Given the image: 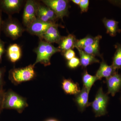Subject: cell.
Returning <instances> with one entry per match:
<instances>
[{"mask_svg": "<svg viewBox=\"0 0 121 121\" xmlns=\"http://www.w3.org/2000/svg\"><path fill=\"white\" fill-rule=\"evenodd\" d=\"M108 91L107 94L111 95L112 97L121 90V74L117 72L113 75L106 79Z\"/></svg>", "mask_w": 121, "mask_h": 121, "instance_id": "obj_9", "label": "cell"}, {"mask_svg": "<svg viewBox=\"0 0 121 121\" xmlns=\"http://www.w3.org/2000/svg\"><path fill=\"white\" fill-rule=\"evenodd\" d=\"M80 64V59L76 57H74L68 60L67 63L68 67L72 69H75Z\"/></svg>", "mask_w": 121, "mask_h": 121, "instance_id": "obj_24", "label": "cell"}, {"mask_svg": "<svg viewBox=\"0 0 121 121\" xmlns=\"http://www.w3.org/2000/svg\"><path fill=\"white\" fill-rule=\"evenodd\" d=\"M77 40L75 36L72 34H69L65 37H62L59 43L58 48L60 52L64 53L68 50H71L75 47Z\"/></svg>", "mask_w": 121, "mask_h": 121, "instance_id": "obj_14", "label": "cell"}, {"mask_svg": "<svg viewBox=\"0 0 121 121\" xmlns=\"http://www.w3.org/2000/svg\"><path fill=\"white\" fill-rule=\"evenodd\" d=\"M117 72L113 68L112 65H108L103 60L100 63L99 68L97 71L95 76L98 80H101L103 78H105L106 79Z\"/></svg>", "mask_w": 121, "mask_h": 121, "instance_id": "obj_13", "label": "cell"}, {"mask_svg": "<svg viewBox=\"0 0 121 121\" xmlns=\"http://www.w3.org/2000/svg\"><path fill=\"white\" fill-rule=\"evenodd\" d=\"M22 1L20 0H4L1 1V7L9 13L17 12L21 7Z\"/></svg>", "mask_w": 121, "mask_h": 121, "instance_id": "obj_16", "label": "cell"}, {"mask_svg": "<svg viewBox=\"0 0 121 121\" xmlns=\"http://www.w3.org/2000/svg\"><path fill=\"white\" fill-rule=\"evenodd\" d=\"M64 55L66 59L69 60L75 57V52L73 50L71 49L68 50L64 53Z\"/></svg>", "mask_w": 121, "mask_h": 121, "instance_id": "obj_26", "label": "cell"}, {"mask_svg": "<svg viewBox=\"0 0 121 121\" xmlns=\"http://www.w3.org/2000/svg\"><path fill=\"white\" fill-rule=\"evenodd\" d=\"M62 84L63 90L67 94L75 95L80 91L78 84L70 79H64Z\"/></svg>", "mask_w": 121, "mask_h": 121, "instance_id": "obj_15", "label": "cell"}, {"mask_svg": "<svg viewBox=\"0 0 121 121\" xmlns=\"http://www.w3.org/2000/svg\"><path fill=\"white\" fill-rule=\"evenodd\" d=\"M7 56L12 62L15 63L19 60L22 56V51L17 44H11L7 50Z\"/></svg>", "mask_w": 121, "mask_h": 121, "instance_id": "obj_17", "label": "cell"}, {"mask_svg": "<svg viewBox=\"0 0 121 121\" xmlns=\"http://www.w3.org/2000/svg\"><path fill=\"white\" fill-rule=\"evenodd\" d=\"M39 4L35 1L29 0L26 1L23 16V23L28 27L37 19V11Z\"/></svg>", "mask_w": 121, "mask_h": 121, "instance_id": "obj_6", "label": "cell"}, {"mask_svg": "<svg viewBox=\"0 0 121 121\" xmlns=\"http://www.w3.org/2000/svg\"><path fill=\"white\" fill-rule=\"evenodd\" d=\"M48 7L53 11L58 18L63 19L68 15L69 1L66 0H42Z\"/></svg>", "mask_w": 121, "mask_h": 121, "instance_id": "obj_5", "label": "cell"}, {"mask_svg": "<svg viewBox=\"0 0 121 121\" xmlns=\"http://www.w3.org/2000/svg\"><path fill=\"white\" fill-rule=\"evenodd\" d=\"M5 91L4 90H0V113L2 112L3 109V103Z\"/></svg>", "mask_w": 121, "mask_h": 121, "instance_id": "obj_28", "label": "cell"}, {"mask_svg": "<svg viewBox=\"0 0 121 121\" xmlns=\"http://www.w3.org/2000/svg\"><path fill=\"white\" fill-rule=\"evenodd\" d=\"M120 100H121V97H120Z\"/></svg>", "mask_w": 121, "mask_h": 121, "instance_id": "obj_33", "label": "cell"}, {"mask_svg": "<svg viewBox=\"0 0 121 121\" xmlns=\"http://www.w3.org/2000/svg\"><path fill=\"white\" fill-rule=\"evenodd\" d=\"M44 121H60L58 119L54 118H50L46 119Z\"/></svg>", "mask_w": 121, "mask_h": 121, "instance_id": "obj_31", "label": "cell"}, {"mask_svg": "<svg viewBox=\"0 0 121 121\" xmlns=\"http://www.w3.org/2000/svg\"><path fill=\"white\" fill-rule=\"evenodd\" d=\"M0 13V31L1 26V17Z\"/></svg>", "mask_w": 121, "mask_h": 121, "instance_id": "obj_32", "label": "cell"}, {"mask_svg": "<svg viewBox=\"0 0 121 121\" xmlns=\"http://www.w3.org/2000/svg\"><path fill=\"white\" fill-rule=\"evenodd\" d=\"M89 93L83 86L80 92L75 95L74 101L80 112H83L86 107L90 106L91 103L88 101Z\"/></svg>", "mask_w": 121, "mask_h": 121, "instance_id": "obj_12", "label": "cell"}, {"mask_svg": "<svg viewBox=\"0 0 121 121\" xmlns=\"http://www.w3.org/2000/svg\"><path fill=\"white\" fill-rule=\"evenodd\" d=\"M77 48L80 56V65L83 67H86L87 66L94 63H99V60L96 58L95 56L87 54L82 49L75 47Z\"/></svg>", "mask_w": 121, "mask_h": 121, "instance_id": "obj_18", "label": "cell"}, {"mask_svg": "<svg viewBox=\"0 0 121 121\" xmlns=\"http://www.w3.org/2000/svg\"><path fill=\"white\" fill-rule=\"evenodd\" d=\"M28 106L26 99L9 90L5 92L3 103V109H14L22 113Z\"/></svg>", "mask_w": 121, "mask_h": 121, "instance_id": "obj_2", "label": "cell"}, {"mask_svg": "<svg viewBox=\"0 0 121 121\" xmlns=\"http://www.w3.org/2000/svg\"><path fill=\"white\" fill-rule=\"evenodd\" d=\"M5 71L4 68H0V90H3V86L4 84V76Z\"/></svg>", "mask_w": 121, "mask_h": 121, "instance_id": "obj_27", "label": "cell"}, {"mask_svg": "<svg viewBox=\"0 0 121 121\" xmlns=\"http://www.w3.org/2000/svg\"><path fill=\"white\" fill-rule=\"evenodd\" d=\"M116 50L113 58L112 66L116 70L121 69V44H117L115 45Z\"/></svg>", "mask_w": 121, "mask_h": 121, "instance_id": "obj_22", "label": "cell"}, {"mask_svg": "<svg viewBox=\"0 0 121 121\" xmlns=\"http://www.w3.org/2000/svg\"><path fill=\"white\" fill-rule=\"evenodd\" d=\"M58 24L54 23L51 25L41 36L40 39H44L45 41L49 43L58 44L62 39L58 29Z\"/></svg>", "mask_w": 121, "mask_h": 121, "instance_id": "obj_11", "label": "cell"}, {"mask_svg": "<svg viewBox=\"0 0 121 121\" xmlns=\"http://www.w3.org/2000/svg\"><path fill=\"white\" fill-rule=\"evenodd\" d=\"M107 30V33L110 36L114 37L117 32H120L121 30L118 28V22L114 20L109 19L105 17L103 20Z\"/></svg>", "mask_w": 121, "mask_h": 121, "instance_id": "obj_19", "label": "cell"}, {"mask_svg": "<svg viewBox=\"0 0 121 121\" xmlns=\"http://www.w3.org/2000/svg\"><path fill=\"white\" fill-rule=\"evenodd\" d=\"M98 79L95 76L91 75L88 73L86 70L82 75V81L83 86L85 87L90 92L91 89Z\"/></svg>", "mask_w": 121, "mask_h": 121, "instance_id": "obj_21", "label": "cell"}, {"mask_svg": "<svg viewBox=\"0 0 121 121\" xmlns=\"http://www.w3.org/2000/svg\"><path fill=\"white\" fill-rule=\"evenodd\" d=\"M89 1L88 0H81L79 4L82 13L86 12L89 9Z\"/></svg>", "mask_w": 121, "mask_h": 121, "instance_id": "obj_25", "label": "cell"}, {"mask_svg": "<svg viewBox=\"0 0 121 121\" xmlns=\"http://www.w3.org/2000/svg\"><path fill=\"white\" fill-rule=\"evenodd\" d=\"M37 18L41 21L46 22L55 23L58 18L55 13L47 6L38 5L36 15Z\"/></svg>", "mask_w": 121, "mask_h": 121, "instance_id": "obj_8", "label": "cell"}, {"mask_svg": "<svg viewBox=\"0 0 121 121\" xmlns=\"http://www.w3.org/2000/svg\"><path fill=\"white\" fill-rule=\"evenodd\" d=\"M54 23H55L43 22L37 18L27 28V30L31 34L37 36L40 39L48 29Z\"/></svg>", "mask_w": 121, "mask_h": 121, "instance_id": "obj_7", "label": "cell"}, {"mask_svg": "<svg viewBox=\"0 0 121 121\" xmlns=\"http://www.w3.org/2000/svg\"><path fill=\"white\" fill-rule=\"evenodd\" d=\"M35 52L37 54V58L33 65L35 66L36 64L40 63L45 66L51 65L50 60L54 54L60 52L58 48H56L51 44L42 40L40 41Z\"/></svg>", "mask_w": 121, "mask_h": 121, "instance_id": "obj_1", "label": "cell"}, {"mask_svg": "<svg viewBox=\"0 0 121 121\" xmlns=\"http://www.w3.org/2000/svg\"><path fill=\"white\" fill-rule=\"evenodd\" d=\"M109 99L108 94L104 93L102 88L100 87L95 95L94 100L90 103L95 117L104 116L107 113V108Z\"/></svg>", "mask_w": 121, "mask_h": 121, "instance_id": "obj_4", "label": "cell"}, {"mask_svg": "<svg viewBox=\"0 0 121 121\" xmlns=\"http://www.w3.org/2000/svg\"><path fill=\"white\" fill-rule=\"evenodd\" d=\"M23 30L22 26L14 21L9 20L5 24V34L13 39H16L20 37Z\"/></svg>", "mask_w": 121, "mask_h": 121, "instance_id": "obj_10", "label": "cell"}, {"mask_svg": "<svg viewBox=\"0 0 121 121\" xmlns=\"http://www.w3.org/2000/svg\"><path fill=\"white\" fill-rule=\"evenodd\" d=\"M81 0H72V1L73 2L74 4L79 5L80 2H81Z\"/></svg>", "mask_w": 121, "mask_h": 121, "instance_id": "obj_30", "label": "cell"}, {"mask_svg": "<svg viewBox=\"0 0 121 121\" xmlns=\"http://www.w3.org/2000/svg\"><path fill=\"white\" fill-rule=\"evenodd\" d=\"M5 51L4 43L0 39V62L1 61L2 55Z\"/></svg>", "mask_w": 121, "mask_h": 121, "instance_id": "obj_29", "label": "cell"}, {"mask_svg": "<svg viewBox=\"0 0 121 121\" xmlns=\"http://www.w3.org/2000/svg\"><path fill=\"white\" fill-rule=\"evenodd\" d=\"M33 65L25 67L12 69L9 73V78L12 83L17 85L21 83L30 81L35 76Z\"/></svg>", "mask_w": 121, "mask_h": 121, "instance_id": "obj_3", "label": "cell"}, {"mask_svg": "<svg viewBox=\"0 0 121 121\" xmlns=\"http://www.w3.org/2000/svg\"><path fill=\"white\" fill-rule=\"evenodd\" d=\"M96 40L94 43L82 49L87 54H90L94 56H100L99 52V42L102 37L101 36L99 35L96 36Z\"/></svg>", "mask_w": 121, "mask_h": 121, "instance_id": "obj_20", "label": "cell"}, {"mask_svg": "<svg viewBox=\"0 0 121 121\" xmlns=\"http://www.w3.org/2000/svg\"><path fill=\"white\" fill-rule=\"evenodd\" d=\"M97 37L87 36L80 40H77L76 43L75 47L82 49L92 44L95 42Z\"/></svg>", "mask_w": 121, "mask_h": 121, "instance_id": "obj_23", "label": "cell"}]
</instances>
